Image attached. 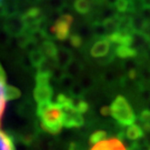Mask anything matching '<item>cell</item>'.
<instances>
[{"label": "cell", "instance_id": "cell-1", "mask_svg": "<svg viewBox=\"0 0 150 150\" xmlns=\"http://www.w3.org/2000/svg\"><path fill=\"white\" fill-rule=\"evenodd\" d=\"M37 115L41 127L49 134H58L64 126V112L57 102H48L37 106Z\"/></svg>", "mask_w": 150, "mask_h": 150}, {"label": "cell", "instance_id": "cell-2", "mask_svg": "<svg viewBox=\"0 0 150 150\" xmlns=\"http://www.w3.org/2000/svg\"><path fill=\"white\" fill-rule=\"evenodd\" d=\"M112 118L120 126H131L136 122V113L123 96H117L110 106Z\"/></svg>", "mask_w": 150, "mask_h": 150}, {"label": "cell", "instance_id": "cell-3", "mask_svg": "<svg viewBox=\"0 0 150 150\" xmlns=\"http://www.w3.org/2000/svg\"><path fill=\"white\" fill-rule=\"evenodd\" d=\"M52 77L49 74L37 72L36 75V87L33 90V98L38 105L51 102L54 96V89L51 86Z\"/></svg>", "mask_w": 150, "mask_h": 150}, {"label": "cell", "instance_id": "cell-4", "mask_svg": "<svg viewBox=\"0 0 150 150\" xmlns=\"http://www.w3.org/2000/svg\"><path fill=\"white\" fill-rule=\"evenodd\" d=\"M74 22V17L70 13H64L57 18L52 26L50 27V31L52 37H54L58 40H66L69 39L70 31H71V26Z\"/></svg>", "mask_w": 150, "mask_h": 150}, {"label": "cell", "instance_id": "cell-5", "mask_svg": "<svg viewBox=\"0 0 150 150\" xmlns=\"http://www.w3.org/2000/svg\"><path fill=\"white\" fill-rule=\"evenodd\" d=\"M4 29L12 37H19L27 30V25L21 13L7 17L4 21Z\"/></svg>", "mask_w": 150, "mask_h": 150}, {"label": "cell", "instance_id": "cell-6", "mask_svg": "<svg viewBox=\"0 0 150 150\" xmlns=\"http://www.w3.org/2000/svg\"><path fill=\"white\" fill-rule=\"evenodd\" d=\"M111 50H112V46H111V42L109 41V39L107 37L100 38L92 45L90 49V54L93 58L100 59V58L108 56Z\"/></svg>", "mask_w": 150, "mask_h": 150}, {"label": "cell", "instance_id": "cell-7", "mask_svg": "<svg viewBox=\"0 0 150 150\" xmlns=\"http://www.w3.org/2000/svg\"><path fill=\"white\" fill-rule=\"evenodd\" d=\"M90 150H127L123 145L122 140L119 138H110L98 142L92 146Z\"/></svg>", "mask_w": 150, "mask_h": 150}, {"label": "cell", "instance_id": "cell-8", "mask_svg": "<svg viewBox=\"0 0 150 150\" xmlns=\"http://www.w3.org/2000/svg\"><path fill=\"white\" fill-rule=\"evenodd\" d=\"M72 60H74V54L71 52V50H69L68 48H64V47L58 48V51H57L56 57H54V61H56L58 67L66 69Z\"/></svg>", "mask_w": 150, "mask_h": 150}, {"label": "cell", "instance_id": "cell-9", "mask_svg": "<svg viewBox=\"0 0 150 150\" xmlns=\"http://www.w3.org/2000/svg\"><path fill=\"white\" fill-rule=\"evenodd\" d=\"M112 51L115 52V54L121 58V59H130V58H134L137 56V50L134 48H132L131 46H117V47H113Z\"/></svg>", "mask_w": 150, "mask_h": 150}, {"label": "cell", "instance_id": "cell-10", "mask_svg": "<svg viewBox=\"0 0 150 150\" xmlns=\"http://www.w3.org/2000/svg\"><path fill=\"white\" fill-rule=\"evenodd\" d=\"M144 134H145V131L142 127H140L139 125H131L129 126L127 131H126V137L128 138L130 141H137V140L144 138Z\"/></svg>", "mask_w": 150, "mask_h": 150}, {"label": "cell", "instance_id": "cell-11", "mask_svg": "<svg viewBox=\"0 0 150 150\" xmlns=\"http://www.w3.org/2000/svg\"><path fill=\"white\" fill-rule=\"evenodd\" d=\"M39 48L41 49V51L43 52L45 57L49 58V59H54L56 54L58 51V47L51 40H45V41H42Z\"/></svg>", "mask_w": 150, "mask_h": 150}, {"label": "cell", "instance_id": "cell-12", "mask_svg": "<svg viewBox=\"0 0 150 150\" xmlns=\"http://www.w3.org/2000/svg\"><path fill=\"white\" fill-rule=\"evenodd\" d=\"M131 22L134 32H145L148 26V21H146L138 12L131 15Z\"/></svg>", "mask_w": 150, "mask_h": 150}, {"label": "cell", "instance_id": "cell-13", "mask_svg": "<svg viewBox=\"0 0 150 150\" xmlns=\"http://www.w3.org/2000/svg\"><path fill=\"white\" fill-rule=\"evenodd\" d=\"M75 10L80 15H88L91 10V0H75Z\"/></svg>", "mask_w": 150, "mask_h": 150}, {"label": "cell", "instance_id": "cell-14", "mask_svg": "<svg viewBox=\"0 0 150 150\" xmlns=\"http://www.w3.org/2000/svg\"><path fill=\"white\" fill-rule=\"evenodd\" d=\"M29 58L31 60V64L35 68H38L39 64L46 59V57H45V54H43V52L41 51L40 48H36L33 49L32 51H30L29 52Z\"/></svg>", "mask_w": 150, "mask_h": 150}, {"label": "cell", "instance_id": "cell-15", "mask_svg": "<svg viewBox=\"0 0 150 150\" xmlns=\"http://www.w3.org/2000/svg\"><path fill=\"white\" fill-rule=\"evenodd\" d=\"M0 150H15L12 139L0 129Z\"/></svg>", "mask_w": 150, "mask_h": 150}, {"label": "cell", "instance_id": "cell-16", "mask_svg": "<svg viewBox=\"0 0 150 150\" xmlns=\"http://www.w3.org/2000/svg\"><path fill=\"white\" fill-rule=\"evenodd\" d=\"M66 71V74L67 75L71 76V77H77V76H79L81 71H82V64H81L80 61H78V60H72L70 64L64 69Z\"/></svg>", "mask_w": 150, "mask_h": 150}, {"label": "cell", "instance_id": "cell-17", "mask_svg": "<svg viewBox=\"0 0 150 150\" xmlns=\"http://www.w3.org/2000/svg\"><path fill=\"white\" fill-rule=\"evenodd\" d=\"M6 79L0 78V120L2 118V115L5 111L6 103H7V98H6Z\"/></svg>", "mask_w": 150, "mask_h": 150}, {"label": "cell", "instance_id": "cell-18", "mask_svg": "<svg viewBox=\"0 0 150 150\" xmlns=\"http://www.w3.org/2000/svg\"><path fill=\"white\" fill-rule=\"evenodd\" d=\"M106 139H107V132L105 130H98V131H95L93 134H91L89 141L92 145H96L98 142H101Z\"/></svg>", "mask_w": 150, "mask_h": 150}, {"label": "cell", "instance_id": "cell-19", "mask_svg": "<svg viewBox=\"0 0 150 150\" xmlns=\"http://www.w3.org/2000/svg\"><path fill=\"white\" fill-rule=\"evenodd\" d=\"M20 97V90L16 87L8 86L6 87V98L7 100H15Z\"/></svg>", "mask_w": 150, "mask_h": 150}, {"label": "cell", "instance_id": "cell-20", "mask_svg": "<svg viewBox=\"0 0 150 150\" xmlns=\"http://www.w3.org/2000/svg\"><path fill=\"white\" fill-rule=\"evenodd\" d=\"M69 41L74 48H80L82 46V37L79 33H71L69 37Z\"/></svg>", "mask_w": 150, "mask_h": 150}, {"label": "cell", "instance_id": "cell-21", "mask_svg": "<svg viewBox=\"0 0 150 150\" xmlns=\"http://www.w3.org/2000/svg\"><path fill=\"white\" fill-rule=\"evenodd\" d=\"M138 13L145 19L146 21L150 22V8H148V7H142V8H140Z\"/></svg>", "mask_w": 150, "mask_h": 150}, {"label": "cell", "instance_id": "cell-22", "mask_svg": "<svg viewBox=\"0 0 150 150\" xmlns=\"http://www.w3.org/2000/svg\"><path fill=\"white\" fill-rule=\"evenodd\" d=\"M139 119L141 123H146V122H150V110L149 109H145L140 112Z\"/></svg>", "mask_w": 150, "mask_h": 150}, {"label": "cell", "instance_id": "cell-23", "mask_svg": "<svg viewBox=\"0 0 150 150\" xmlns=\"http://www.w3.org/2000/svg\"><path fill=\"white\" fill-rule=\"evenodd\" d=\"M100 113H101L102 116H111V110H110V107H107V106H105V107L101 108V110H100Z\"/></svg>", "mask_w": 150, "mask_h": 150}, {"label": "cell", "instance_id": "cell-24", "mask_svg": "<svg viewBox=\"0 0 150 150\" xmlns=\"http://www.w3.org/2000/svg\"><path fill=\"white\" fill-rule=\"evenodd\" d=\"M137 76H138V72H137V70H136V69H130V70H129V72H128L129 79L134 80V79L137 78Z\"/></svg>", "mask_w": 150, "mask_h": 150}, {"label": "cell", "instance_id": "cell-25", "mask_svg": "<svg viewBox=\"0 0 150 150\" xmlns=\"http://www.w3.org/2000/svg\"><path fill=\"white\" fill-rule=\"evenodd\" d=\"M142 129H144V131H145L146 134H149L150 132V122L142 123Z\"/></svg>", "mask_w": 150, "mask_h": 150}, {"label": "cell", "instance_id": "cell-26", "mask_svg": "<svg viewBox=\"0 0 150 150\" xmlns=\"http://www.w3.org/2000/svg\"><path fill=\"white\" fill-rule=\"evenodd\" d=\"M140 5H141V8L142 7H148L150 8V0H139Z\"/></svg>", "mask_w": 150, "mask_h": 150}, {"label": "cell", "instance_id": "cell-27", "mask_svg": "<svg viewBox=\"0 0 150 150\" xmlns=\"http://www.w3.org/2000/svg\"><path fill=\"white\" fill-rule=\"evenodd\" d=\"M27 1L30 4V5H36V4H38V2H40L41 0H27Z\"/></svg>", "mask_w": 150, "mask_h": 150}, {"label": "cell", "instance_id": "cell-28", "mask_svg": "<svg viewBox=\"0 0 150 150\" xmlns=\"http://www.w3.org/2000/svg\"><path fill=\"white\" fill-rule=\"evenodd\" d=\"M95 4H97V5H101V4H103L106 0H92Z\"/></svg>", "mask_w": 150, "mask_h": 150}, {"label": "cell", "instance_id": "cell-29", "mask_svg": "<svg viewBox=\"0 0 150 150\" xmlns=\"http://www.w3.org/2000/svg\"><path fill=\"white\" fill-rule=\"evenodd\" d=\"M147 109H149V110H150V102L148 103V108H147Z\"/></svg>", "mask_w": 150, "mask_h": 150}, {"label": "cell", "instance_id": "cell-30", "mask_svg": "<svg viewBox=\"0 0 150 150\" xmlns=\"http://www.w3.org/2000/svg\"><path fill=\"white\" fill-rule=\"evenodd\" d=\"M71 150H76V149H72V148H71Z\"/></svg>", "mask_w": 150, "mask_h": 150}]
</instances>
